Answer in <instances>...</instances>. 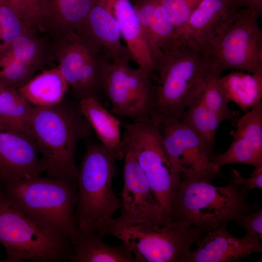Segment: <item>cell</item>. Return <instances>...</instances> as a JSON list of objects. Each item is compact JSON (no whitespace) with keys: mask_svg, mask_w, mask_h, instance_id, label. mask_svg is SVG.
<instances>
[{"mask_svg":"<svg viewBox=\"0 0 262 262\" xmlns=\"http://www.w3.org/2000/svg\"><path fill=\"white\" fill-rule=\"evenodd\" d=\"M158 124L165 153L182 180L211 182L222 176L221 172L212 166L213 154L189 126L180 119H168Z\"/></svg>","mask_w":262,"mask_h":262,"instance_id":"7c38bea8","label":"cell"},{"mask_svg":"<svg viewBox=\"0 0 262 262\" xmlns=\"http://www.w3.org/2000/svg\"><path fill=\"white\" fill-rule=\"evenodd\" d=\"M0 189L20 212L72 244L81 231L75 215L77 181L40 176L3 183Z\"/></svg>","mask_w":262,"mask_h":262,"instance_id":"3957f363","label":"cell"},{"mask_svg":"<svg viewBox=\"0 0 262 262\" xmlns=\"http://www.w3.org/2000/svg\"><path fill=\"white\" fill-rule=\"evenodd\" d=\"M76 32L109 62L123 64L133 60L128 48L121 42L115 17L102 0L93 7L83 25Z\"/></svg>","mask_w":262,"mask_h":262,"instance_id":"e0dca14e","label":"cell"},{"mask_svg":"<svg viewBox=\"0 0 262 262\" xmlns=\"http://www.w3.org/2000/svg\"><path fill=\"white\" fill-rule=\"evenodd\" d=\"M115 160L100 142L87 144L78 168L75 215L81 232H96L120 208L113 188Z\"/></svg>","mask_w":262,"mask_h":262,"instance_id":"5b68a950","label":"cell"},{"mask_svg":"<svg viewBox=\"0 0 262 262\" xmlns=\"http://www.w3.org/2000/svg\"><path fill=\"white\" fill-rule=\"evenodd\" d=\"M201 0H161L163 11L178 36L182 34L190 17Z\"/></svg>","mask_w":262,"mask_h":262,"instance_id":"83f0119b","label":"cell"},{"mask_svg":"<svg viewBox=\"0 0 262 262\" xmlns=\"http://www.w3.org/2000/svg\"><path fill=\"white\" fill-rule=\"evenodd\" d=\"M238 9L236 0H201L181 34L203 45L215 36Z\"/></svg>","mask_w":262,"mask_h":262,"instance_id":"ffe728a7","label":"cell"},{"mask_svg":"<svg viewBox=\"0 0 262 262\" xmlns=\"http://www.w3.org/2000/svg\"><path fill=\"white\" fill-rule=\"evenodd\" d=\"M115 17L121 37L138 67L152 73L155 67L131 0H102Z\"/></svg>","mask_w":262,"mask_h":262,"instance_id":"d6986e66","label":"cell"},{"mask_svg":"<svg viewBox=\"0 0 262 262\" xmlns=\"http://www.w3.org/2000/svg\"><path fill=\"white\" fill-rule=\"evenodd\" d=\"M8 86H8L4 82L0 80V95L2 93V92L4 90V89L6 88Z\"/></svg>","mask_w":262,"mask_h":262,"instance_id":"836d02e7","label":"cell"},{"mask_svg":"<svg viewBox=\"0 0 262 262\" xmlns=\"http://www.w3.org/2000/svg\"><path fill=\"white\" fill-rule=\"evenodd\" d=\"M220 76L209 70L204 87L198 96L204 105L223 122L228 120L237 122L236 112L229 108V101L220 84Z\"/></svg>","mask_w":262,"mask_h":262,"instance_id":"4316f807","label":"cell"},{"mask_svg":"<svg viewBox=\"0 0 262 262\" xmlns=\"http://www.w3.org/2000/svg\"><path fill=\"white\" fill-rule=\"evenodd\" d=\"M29 29L8 3L0 5V48L10 44Z\"/></svg>","mask_w":262,"mask_h":262,"instance_id":"f1b7e54d","label":"cell"},{"mask_svg":"<svg viewBox=\"0 0 262 262\" xmlns=\"http://www.w3.org/2000/svg\"><path fill=\"white\" fill-rule=\"evenodd\" d=\"M123 126L124 143L134 155L156 200L169 217L172 198L181 178L165 153L159 124L150 117L125 123Z\"/></svg>","mask_w":262,"mask_h":262,"instance_id":"9c48e42d","label":"cell"},{"mask_svg":"<svg viewBox=\"0 0 262 262\" xmlns=\"http://www.w3.org/2000/svg\"><path fill=\"white\" fill-rule=\"evenodd\" d=\"M8 4L29 29L38 28L40 0H8Z\"/></svg>","mask_w":262,"mask_h":262,"instance_id":"f546056e","label":"cell"},{"mask_svg":"<svg viewBox=\"0 0 262 262\" xmlns=\"http://www.w3.org/2000/svg\"><path fill=\"white\" fill-rule=\"evenodd\" d=\"M237 223L244 229L246 235L253 239H262V210L256 206L244 214Z\"/></svg>","mask_w":262,"mask_h":262,"instance_id":"4dcf8cb0","label":"cell"},{"mask_svg":"<svg viewBox=\"0 0 262 262\" xmlns=\"http://www.w3.org/2000/svg\"><path fill=\"white\" fill-rule=\"evenodd\" d=\"M34 107L16 87L8 86L0 95V123L31 134L28 121Z\"/></svg>","mask_w":262,"mask_h":262,"instance_id":"484cf974","label":"cell"},{"mask_svg":"<svg viewBox=\"0 0 262 262\" xmlns=\"http://www.w3.org/2000/svg\"><path fill=\"white\" fill-rule=\"evenodd\" d=\"M152 73L129 64L108 62L105 71L103 90L111 104V113L132 121H143L151 117L157 85Z\"/></svg>","mask_w":262,"mask_h":262,"instance_id":"8fae6325","label":"cell"},{"mask_svg":"<svg viewBox=\"0 0 262 262\" xmlns=\"http://www.w3.org/2000/svg\"><path fill=\"white\" fill-rule=\"evenodd\" d=\"M249 192L231 177L220 187L205 181L181 180L172 198L169 217L204 230L237 223L252 208L247 201Z\"/></svg>","mask_w":262,"mask_h":262,"instance_id":"277c9868","label":"cell"},{"mask_svg":"<svg viewBox=\"0 0 262 262\" xmlns=\"http://www.w3.org/2000/svg\"><path fill=\"white\" fill-rule=\"evenodd\" d=\"M28 126L48 175L77 181L76 148L82 140L88 137L92 129L81 111L79 101L34 106Z\"/></svg>","mask_w":262,"mask_h":262,"instance_id":"7a4b0ae2","label":"cell"},{"mask_svg":"<svg viewBox=\"0 0 262 262\" xmlns=\"http://www.w3.org/2000/svg\"><path fill=\"white\" fill-rule=\"evenodd\" d=\"M220 84L229 102L246 113L261 101L262 73L233 71L219 77Z\"/></svg>","mask_w":262,"mask_h":262,"instance_id":"cb8c5ba5","label":"cell"},{"mask_svg":"<svg viewBox=\"0 0 262 262\" xmlns=\"http://www.w3.org/2000/svg\"><path fill=\"white\" fill-rule=\"evenodd\" d=\"M68 87L57 66L43 70L16 88L34 106L48 107L62 102Z\"/></svg>","mask_w":262,"mask_h":262,"instance_id":"603a6c76","label":"cell"},{"mask_svg":"<svg viewBox=\"0 0 262 262\" xmlns=\"http://www.w3.org/2000/svg\"><path fill=\"white\" fill-rule=\"evenodd\" d=\"M232 141L224 152L213 155L211 164L217 172L236 163L262 167V103L261 101L236 122Z\"/></svg>","mask_w":262,"mask_h":262,"instance_id":"9a60e30c","label":"cell"},{"mask_svg":"<svg viewBox=\"0 0 262 262\" xmlns=\"http://www.w3.org/2000/svg\"><path fill=\"white\" fill-rule=\"evenodd\" d=\"M227 224L205 230L196 243V248L190 249L180 262H231L262 252L260 241L246 235L242 238L233 236Z\"/></svg>","mask_w":262,"mask_h":262,"instance_id":"2e32d148","label":"cell"},{"mask_svg":"<svg viewBox=\"0 0 262 262\" xmlns=\"http://www.w3.org/2000/svg\"><path fill=\"white\" fill-rule=\"evenodd\" d=\"M239 8H247L262 12V0H236Z\"/></svg>","mask_w":262,"mask_h":262,"instance_id":"d6a6232c","label":"cell"},{"mask_svg":"<svg viewBox=\"0 0 262 262\" xmlns=\"http://www.w3.org/2000/svg\"><path fill=\"white\" fill-rule=\"evenodd\" d=\"M56 38L54 52L57 67L74 97L78 100L89 97L100 100L109 61L76 32Z\"/></svg>","mask_w":262,"mask_h":262,"instance_id":"30bf717a","label":"cell"},{"mask_svg":"<svg viewBox=\"0 0 262 262\" xmlns=\"http://www.w3.org/2000/svg\"><path fill=\"white\" fill-rule=\"evenodd\" d=\"M0 243L5 262L69 261L72 244L44 229L20 212L0 189Z\"/></svg>","mask_w":262,"mask_h":262,"instance_id":"ba28073f","label":"cell"},{"mask_svg":"<svg viewBox=\"0 0 262 262\" xmlns=\"http://www.w3.org/2000/svg\"><path fill=\"white\" fill-rule=\"evenodd\" d=\"M205 230L187 221L168 217L160 225L106 227L97 232L120 240L132 254L135 262H180Z\"/></svg>","mask_w":262,"mask_h":262,"instance_id":"52a82bcc","label":"cell"},{"mask_svg":"<svg viewBox=\"0 0 262 262\" xmlns=\"http://www.w3.org/2000/svg\"><path fill=\"white\" fill-rule=\"evenodd\" d=\"M124 146L120 214L118 217L106 221L96 232L106 227L121 228L143 223L160 225L168 218L156 200L134 155L125 144Z\"/></svg>","mask_w":262,"mask_h":262,"instance_id":"4fadbf2b","label":"cell"},{"mask_svg":"<svg viewBox=\"0 0 262 262\" xmlns=\"http://www.w3.org/2000/svg\"><path fill=\"white\" fill-rule=\"evenodd\" d=\"M230 177L237 183L243 185L249 191L255 188H262V167L255 168L247 178L243 176L237 170L232 169Z\"/></svg>","mask_w":262,"mask_h":262,"instance_id":"1f68e13d","label":"cell"},{"mask_svg":"<svg viewBox=\"0 0 262 262\" xmlns=\"http://www.w3.org/2000/svg\"><path fill=\"white\" fill-rule=\"evenodd\" d=\"M100 0H40L38 28L56 37L79 30Z\"/></svg>","mask_w":262,"mask_h":262,"instance_id":"ac0fdd59","label":"cell"},{"mask_svg":"<svg viewBox=\"0 0 262 262\" xmlns=\"http://www.w3.org/2000/svg\"><path fill=\"white\" fill-rule=\"evenodd\" d=\"M44 171L37 145L32 135L0 123V181L29 179Z\"/></svg>","mask_w":262,"mask_h":262,"instance_id":"5bb4252c","label":"cell"},{"mask_svg":"<svg viewBox=\"0 0 262 262\" xmlns=\"http://www.w3.org/2000/svg\"><path fill=\"white\" fill-rule=\"evenodd\" d=\"M180 119L197 133L208 150L213 154L216 131L223 121L204 105L198 95Z\"/></svg>","mask_w":262,"mask_h":262,"instance_id":"d4e9b609","label":"cell"},{"mask_svg":"<svg viewBox=\"0 0 262 262\" xmlns=\"http://www.w3.org/2000/svg\"><path fill=\"white\" fill-rule=\"evenodd\" d=\"M156 65L159 73L151 118L157 123L180 119L204 87L209 71L201 45L184 34L164 48Z\"/></svg>","mask_w":262,"mask_h":262,"instance_id":"6da1fadb","label":"cell"},{"mask_svg":"<svg viewBox=\"0 0 262 262\" xmlns=\"http://www.w3.org/2000/svg\"><path fill=\"white\" fill-rule=\"evenodd\" d=\"M96 232H81L72 244L69 261L73 262H135L123 243L110 245Z\"/></svg>","mask_w":262,"mask_h":262,"instance_id":"7402d4cb","label":"cell"},{"mask_svg":"<svg viewBox=\"0 0 262 262\" xmlns=\"http://www.w3.org/2000/svg\"><path fill=\"white\" fill-rule=\"evenodd\" d=\"M8 3V0H0V5Z\"/></svg>","mask_w":262,"mask_h":262,"instance_id":"e575fe53","label":"cell"},{"mask_svg":"<svg viewBox=\"0 0 262 262\" xmlns=\"http://www.w3.org/2000/svg\"><path fill=\"white\" fill-rule=\"evenodd\" d=\"M261 15L238 9L215 36L203 45L209 70L218 75L226 70L262 73Z\"/></svg>","mask_w":262,"mask_h":262,"instance_id":"8992f818","label":"cell"},{"mask_svg":"<svg viewBox=\"0 0 262 262\" xmlns=\"http://www.w3.org/2000/svg\"><path fill=\"white\" fill-rule=\"evenodd\" d=\"M0 262H5V261L4 260H0Z\"/></svg>","mask_w":262,"mask_h":262,"instance_id":"d590c367","label":"cell"},{"mask_svg":"<svg viewBox=\"0 0 262 262\" xmlns=\"http://www.w3.org/2000/svg\"><path fill=\"white\" fill-rule=\"evenodd\" d=\"M78 101L82 114L100 144L116 160L123 159L125 146L121 137L120 121L95 98L89 97Z\"/></svg>","mask_w":262,"mask_h":262,"instance_id":"44dd1931","label":"cell"}]
</instances>
